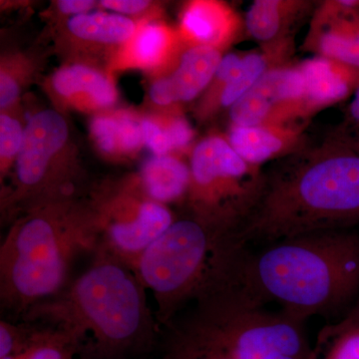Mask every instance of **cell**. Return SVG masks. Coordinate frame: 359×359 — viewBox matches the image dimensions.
<instances>
[{"label":"cell","mask_w":359,"mask_h":359,"mask_svg":"<svg viewBox=\"0 0 359 359\" xmlns=\"http://www.w3.org/2000/svg\"><path fill=\"white\" fill-rule=\"evenodd\" d=\"M359 224V146L339 128L266 172L261 198L238 237L271 243Z\"/></svg>","instance_id":"obj_1"},{"label":"cell","mask_w":359,"mask_h":359,"mask_svg":"<svg viewBox=\"0 0 359 359\" xmlns=\"http://www.w3.org/2000/svg\"><path fill=\"white\" fill-rule=\"evenodd\" d=\"M146 292L136 271L99 245L82 275L18 320L60 332L79 359H125L159 342Z\"/></svg>","instance_id":"obj_2"},{"label":"cell","mask_w":359,"mask_h":359,"mask_svg":"<svg viewBox=\"0 0 359 359\" xmlns=\"http://www.w3.org/2000/svg\"><path fill=\"white\" fill-rule=\"evenodd\" d=\"M231 283L259 304L306 321L342 318L359 302V233L316 231L252 252L245 248Z\"/></svg>","instance_id":"obj_3"},{"label":"cell","mask_w":359,"mask_h":359,"mask_svg":"<svg viewBox=\"0 0 359 359\" xmlns=\"http://www.w3.org/2000/svg\"><path fill=\"white\" fill-rule=\"evenodd\" d=\"M100 245L91 198L55 201L32 208L11 224L0 247L2 318L18 321L35 304L69 283L75 261Z\"/></svg>","instance_id":"obj_4"},{"label":"cell","mask_w":359,"mask_h":359,"mask_svg":"<svg viewBox=\"0 0 359 359\" xmlns=\"http://www.w3.org/2000/svg\"><path fill=\"white\" fill-rule=\"evenodd\" d=\"M238 229L186 210L144 252L136 273L156 304L160 328L230 282L245 245Z\"/></svg>","instance_id":"obj_5"},{"label":"cell","mask_w":359,"mask_h":359,"mask_svg":"<svg viewBox=\"0 0 359 359\" xmlns=\"http://www.w3.org/2000/svg\"><path fill=\"white\" fill-rule=\"evenodd\" d=\"M266 306L229 283L177 316L233 359H309L306 321Z\"/></svg>","instance_id":"obj_6"},{"label":"cell","mask_w":359,"mask_h":359,"mask_svg":"<svg viewBox=\"0 0 359 359\" xmlns=\"http://www.w3.org/2000/svg\"><path fill=\"white\" fill-rule=\"evenodd\" d=\"M69 128L58 111L32 116L16 160L13 186L1 193L6 222L46 203L83 197L82 179L68 155Z\"/></svg>","instance_id":"obj_7"},{"label":"cell","mask_w":359,"mask_h":359,"mask_svg":"<svg viewBox=\"0 0 359 359\" xmlns=\"http://www.w3.org/2000/svg\"><path fill=\"white\" fill-rule=\"evenodd\" d=\"M189 166L186 210L241 230L261 198L266 172L243 159L226 135L218 133L198 142Z\"/></svg>","instance_id":"obj_8"},{"label":"cell","mask_w":359,"mask_h":359,"mask_svg":"<svg viewBox=\"0 0 359 359\" xmlns=\"http://www.w3.org/2000/svg\"><path fill=\"white\" fill-rule=\"evenodd\" d=\"M100 245L136 271L144 252L170 228L174 215L149 197L141 181L92 194Z\"/></svg>","instance_id":"obj_9"},{"label":"cell","mask_w":359,"mask_h":359,"mask_svg":"<svg viewBox=\"0 0 359 359\" xmlns=\"http://www.w3.org/2000/svg\"><path fill=\"white\" fill-rule=\"evenodd\" d=\"M231 125H301L304 121V78L299 63L268 71L228 111Z\"/></svg>","instance_id":"obj_10"},{"label":"cell","mask_w":359,"mask_h":359,"mask_svg":"<svg viewBox=\"0 0 359 359\" xmlns=\"http://www.w3.org/2000/svg\"><path fill=\"white\" fill-rule=\"evenodd\" d=\"M294 46V37H290L259 50L224 55L198 105V117L205 120L219 111L230 110L268 71L292 62Z\"/></svg>","instance_id":"obj_11"},{"label":"cell","mask_w":359,"mask_h":359,"mask_svg":"<svg viewBox=\"0 0 359 359\" xmlns=\"http://www.w3.org/2000/svg\"><path fill=\"white\" fill-rule=\"evenodd\" d=\"M359 0L316 4L302 49L359 70Z\"/></svg>","instance_id":"obj_12"},{"label":"cell","mask_w":359,"mask_h":359,"mask_svg":"<svg viewBox=\"0 0 359 359\" xmlns=\"http://www.w3.org/2000/svg\"><path fill=\"white\" fill-rule=\"evenodd\" d=\"M245 32L233 7L216 0H194L184 7L179 35L187 48L207 46L224 52Z\"/></svg>","instance_id":"obj_13"},{"label":"cell","mask_w":359,"mask_h":359,"mask_svg":"<svg viewBox=\"0 0 359 359\" xmlns=\"http://www.w3.org/2000/svg\"><path fill=\"white\" fill-rule=\"evenodd\" d=\"M223 57V52L212 47L187 48L176 68L151 86V100L158 106L194 100L209 87Z\"/></svg>","instance_id":"obj_14"},{"label":"cell","mask_w":359,"mask_h":359,"mask_svg":"<svg viewBox=\"0 0 359 359\" xmlns=\"http://www.w3.org/2000/svg\"><path fill=\"white\" fill-rule=\"evenodd\" d=\"M49 87L59 103L85 112H105L117 101L113 80L102 71L84 65L66 66L55 71Z\"/></svg>","instance_id":"obj_15"},{"label":"cell","mask_w":359,"mask_h":359,"mask_svg":"<svg viewBox=\"0 0 359 359\" xmlns=\"http://www.w3.org/2000/svg\"><path fill=\"white\" fill-rule=\"evenodd\" d=\"M226 138L241 157L254 166L285 159L308 144L302 125H230Z\"/></svg>","instance_id":"obj_16"},{"label":"cell","mask_w":359,"mask_h":359,"mask_svg":"<svg viewBox=\"0 0 359 359\" xmlns=\"http://www.w3.org/2000/svg\"><path fill=\"white\" fill-rule=\"evenodd\" d=\"M304 78V120L344 100L359 84V70L314 56L299 63Z\"/></svg>","instance_id":"obj_17"},{"label":"cell","mask_w":359,"mask_h":359,"mask_svg":"<svg viewBox=\"0 0 359 359\" xmlns=\"http://www.w3.org/2000/svg\"><path fill=\"white\" fill-rule=\"evenodd\" d=\"M186 50L177 30L161 22L144 21L116 54V68L163 69L177 65L179 53Z\"/></svg>","instance_id":"obj_18"},{"label":"cell","mask_w":359,"mask_h":359,"mask_svg":"<svg viewBox=\"0 0 359 359\" xmlns=\"http://www.w3.org/2000/svg\"><path fill=\"white\" fill-rule=\"evenodd\" d=\"M316 6L308 0H256L245 14V32L259 47L280 43L294 37L292 28Z\"/></svg>","instance_id":"obj_19"},{"label":"cell","mask_w":359,"mask_h":359,"mask_svg":"<svg viewBox=\"0 0 359 359\" xmlns=\"http://www.w3.org/2000/svg\"><path fill=\"white\" fill-rule=\"evenodd\" d=\"M91 134L104 154L114 157L136 154L145 145L142 119L127 111H105L95 116Z\"/></svg>","instance_id":"obj_20"},{"label":"cell","mask_w":359,"mask_h":359,"mask_svg":"<svg viewBox=\"0 0 359 359\" xmlns=\"http://www.w3.org/2000/svg\"><path fill=\"white\" fill-rule=\"evenodd\" d=\"M190 179V166L171 155L153 156L141 170L140 181L146 193L162 204L185 201Z\"/></svg>","instance_id":"obj_21"},{"label":"cell","mask_w":359,"mask_h":359,"mask_svg":"<svg viewBox=\"0 0 359 359\" xmlns=\"http://www.w3.org/2000/svg\"><path fill=\"white\" fill-rule=\"evenodd\" d=\"M137 26L126 16L106 13L72 16L66 22V29L73 39L88 43L121 46L133 37Z\"/></svg>","instance_id":"obj_22"},{"label":"cell","mask_w":359,"mask_h":359,"mask_svg":"<svg viewBox=\"0 0 359 359\" xmlns=\"http://www.w3.org/2000/svg\"><path fill=\"white\" fill-rule=\"evenodd\" d=\"M161 359H233L178 316L161 328Z\"/></svg>","instance_id":"obj_23"},{"label":"cell","mask_w":359,"mask_h":359,"mask_svg":"<svg viewBox=\"0 0 359 359\" xmlns=\"http://www.w3.org/2000/svg\"><path fill=\"white\" fill-rule=\"evenodd\" d=\"M309 359H359V302L342 318L321 328Z\"/></svg>","instance_id":"obj_24"},{"label":"cell","mask_w":359,"mask_h":359,"mask_svg":"<svg viewBox=\"0 0 359 359\" xmlns=\"http://www.w3.org/2000/svg\"><path fill=\"white\" fill-rule=\"evenodd\" d=\"M33 66L22 55H13L1 60L0 69V108L6 112L20 100L22 90L32 76Z\"/></svg>","instance_id":"obj_25"},{"label":"cell","mask_w":359,"mask_h":359,"mask_svg":"<svg viewBox=\"0 0 359 359\" xmlns=\"http://www.w3.org/2000/svg\"><path fill=\"white\" fill-rule=\"evenodd\" d=\"M36 325L39 327V330L29 346L18 355L4 359L76 358L74 347L65 335L51 328Z\"/></svg>","instance_id":"obj_26"},{"label":"cell","mask_w":359,"mask_h":359,"mask_svg":"<svg viewBox=\"0 0 359 359\" xmlns=\"http://www.w3.org/2000/svg\"><path fill=\"white\" fill-rule=\"evenodd\" d=\"M25 128L13 116L2 112L0 116V180L1 185L11 168L15 165L21 146Z\"/></svg>","instance_id":"obj_27"},{"label":"cell","mask_w":359,"mask_h":359,"mask_svg":"<svg viewBox=\"0 0 359 359\" xmlns=\"http://www.w3.org/2000/svg\"><path fill=\"white\" fill-rule=\"evenodd\" d=\"M142 129H143L145 145L148 146L155 156L169 155L170 152L174 151L165 127L163 116H158L157 118H143Z\"/></svg>","instance_id":"obj_28"},{"label":"cell","mask_w":359,"mask_h":359,"mask_svg":"<svg viewBox=\"0 0 359 359\" xmlns=\"http://www.w3.org/2000/svg\"><path fill=\"white\" fill-rule=\"evenodd\" d=\"M337 128L359 146V84L347 106L344 122Z\"/></svg>","instance_id":"obj_29"},{"label":"cell","mask_w":359,"mask_h":359,"mask_svg":"<svg viewBox=\"0 0 359 359\" xmlns=\"http://www.w3.org/2000/svg\"><path fill=\"white\" fill-rule=\"evenodd\" d=\"M100 4L116 13L137 14L145 11L150 6L151 2L145 0H103Z\"/></svg>","instance_id":"obj_30"},{"label":"cell","mask_w":359,"mask_h":359,"mask_svg":"<svg viewBox=\"0 0 359 359\" xmlns=\"http://www.w3.org/2000/svg\"><path fill=\"white\" fill-rule=\"evenodd\" d=\"M57 11L65 15L76 16L89 13L95 7V2L91 0H60L56 4Z\"/></svg>","instance_id":"obj_31"},{"label":"cell","mask_w":359,"mask_h":359,"mask_svg":"<svg viewBox=\"0 0 359 359\" xmlns=\"http://www.w3.org/2000/svg\"><path fill=\"white\" fill-rule=\"evenodd\" d=\"M358 13H359V6H358Z\"/></svg>","instance_id":"obj_32"}]
</instances>
